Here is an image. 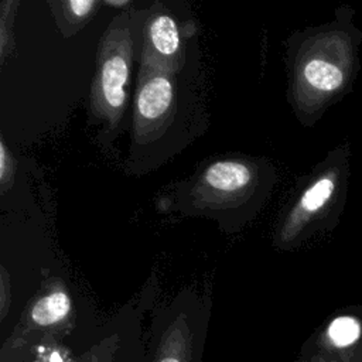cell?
Returning <instances> with one entry per match:
<instances>
[{
    "label": "cell",
    "mask_w": 362,
    "mask_h": 362,
    "mask_svg": "<svg viewBox=\"0 0 362 362\" xmlns=\"http://www.w3.org/2000/svg\"><path fill=\"white\" fill-rule=\"evenodd\" d=\"M14 178V161L13 156L8 151L6 143L1 140L0 143V182L1 191H7V188L13 184Z\"/></svg>",
    "instance_id": "11"
},
{
    "label": "cell",
    "mask_w": 362,
    "mask_h": 362,
    "mask_svg": "<svg viewBox=\"0 0 362 362\" xmlns=\"http://www.w3.org/2000/svg\"><path fill=\"white\" fill-rule=\"evenodd\" d=\"M0 307H1V318H4L8 307V280L6 270L1 269V297H0Z\"/></svg>",
    "instance_id": "12"
},
{
    "label": "cell",
    "mask_w": 362,
    "mask_h": 362,
    "mask_svg": "<svg viewBox=\"0 0 362 362\" xmlns=\"http://www.w3.org/2000/svg\"><path fill=\"white\" fill-rule=\"evenodd\" d=\"M82 362H86V358H85ZM89 362H96V359H95V358H92V359H89Z\"/></svg>",
    "instance_id": "14"
},
{
    "label": "cell",
    "mask_w": 362,
    "mask_h": 362,
    "mask_svg": "<svg viewBox=\"0 0 362 362\" xmlns=\"http://www.w3.org/2000/svg\"><path fill=\"white\" fill-rule=\"evenodd\" d=\"M255 182L253 168L238 160L212 163L202 174L195 195L205 204H226L245 197Z\"/></svg>",
    "instance_id": "4"
},
{
    "label": "cell",
    "mask_w": 362,
    "mask_h": 362,
    "mask_svg": "<svg viewBox=\"0 0 362 362\" xmlns=\"http://www.w3.org/2000/svg\"><path fill=\"white\" fill-rule=\"evenodd\" d=\"M334 191V182L329 178H321L315 184H313L301 197L298 209L305 214H311L318 211L331 197Z\"/></svg>",
    "instance_id": "8"
},
{
    "label": "cell",
    "mask_w": 362,
    "mask_h": 362,
    "mask_svg": "<svg viewBox=\"0 0 362 362\" xmlns=\"http://www.w3.org/2000/svg\"><path fill=\"white\" fill-rule=\"evenodd\" d=\"M98 6L99 3L95 0H68L61 3L64 18L75 25L86 23Z\"/></svg>",
    "instance_id": "10"
},
{
    "label": "cell",
    "mask_w": 362,
    "mask_h": 362,
    "mask_svg": "<svg viewBox=\"0 0 362 362\" xmlns=\"http://www.w3.org/2000/svg\"><path fill=\"white\" fill-rule=\"evenodd\" d=\"M304 81L317 90H334L342 83V72L332 64L313 58L303 68Z\"/></svg>",
    "instance_id": "7"
},
{
    "label": "cell",
    "mask_w": 362,
    "mask_h": 362,
    "mask_svg": "<svg viewBox=\"0 0 362 362\" xmlns=\"http://www.w3.org/2000/svg\"><path fill=\"white\" fill-rule=\"evenodd\" d=\"M175 105L173 74L141 65L134 99V136L150 139L170 120Z\"/></svg>",
    "instance_id": "2"
},
{
    "label": "cell",
    "mask_w": 362,
    "mask_h": 362,
    "mask_svg": "<svg viewBox=\"0 0 362 362\" xmlns=\"http://www.w3.org/2000/svg\"><path fill=\"white\" fill-rule=\"evenodd\" d=\"M106 6H110V7H124L127 4H130V1L127 0H123V1H116V0H106L105 1Z\"/></svg>",
    "instance_id": "13"
},
{
    "label": "cell",
    "mask_w": 362,
    "mask_h": 362,
    "mask_svg": "<svg viewBox=\"0 0 362 362\" xmlns=\"http://www.w3.org/2000/svg\"><path fill=\"white\" fill-rule=\"evenodd\" d=\"M359 335V325L349 317H339L334 320L328 328V337L337 346H346L356 341Z\"/></svg>",
    "instance_id": "9"
},
{
    "label": "cell",
    "mask_w": 362,
    "mask_h": 362,
    "mask_svg": "<svg viewBox=\"0 0 362 362\" xmlns=\"http://www.w3.org/2000/svg\"><path fill=\"white\" fill-rule=\"evenodd\" d=\"M143 64L175 74L184 65L185 54L175 18L167 11L153 13L143 28Z\"/></svg>",
    "instance_id": "3"
},
{
    "label": "cell",
    "mask_w": 362,
    "mask_h": 362,
    "mask_svg": "<svg viewBox=\"0 0 362 362\" xmlns=\"http://www.w3.org/2000/svg\"><path fill=\"white\" fill-rule=\"evenodd\" d=\"M71 314V297L62 287H55L38 297L28 310L30 328L47 329L64 322Z\"/></svg>",
    "instance_id": "5"
},
{
    "label": "cell",
    "mask_w": 362,
    "mask_h": 362,
    "mask_svg": "<svg viewBox=\"0 0 362 362\" xmlns=\"http://www.w3.org/2000/svg\"><path fill=\"white\" fill-rule=\"evenodd\" d=\"M132 61L133 38L126 17L120 16L100 40L90 90L93 112L112 127L119 124L126 107Z\"/></svg>",
    "instance_id": "1"
},
{
    "label": "cell",
    "mask_w": 362,
    "mask_h": 362,
    "mask_svg": "<svg viewBox=\"0 0 362 362\" xmlns=\"http://www.w3.org/2000/svg\"><path fill=\"white\" fill-rule=\"evenodd\" d=\"M191 334L184 320L175 321L163 337L154 362H189Z\"/></svg>",
    "instance_id": "6"
}]
</instances>
